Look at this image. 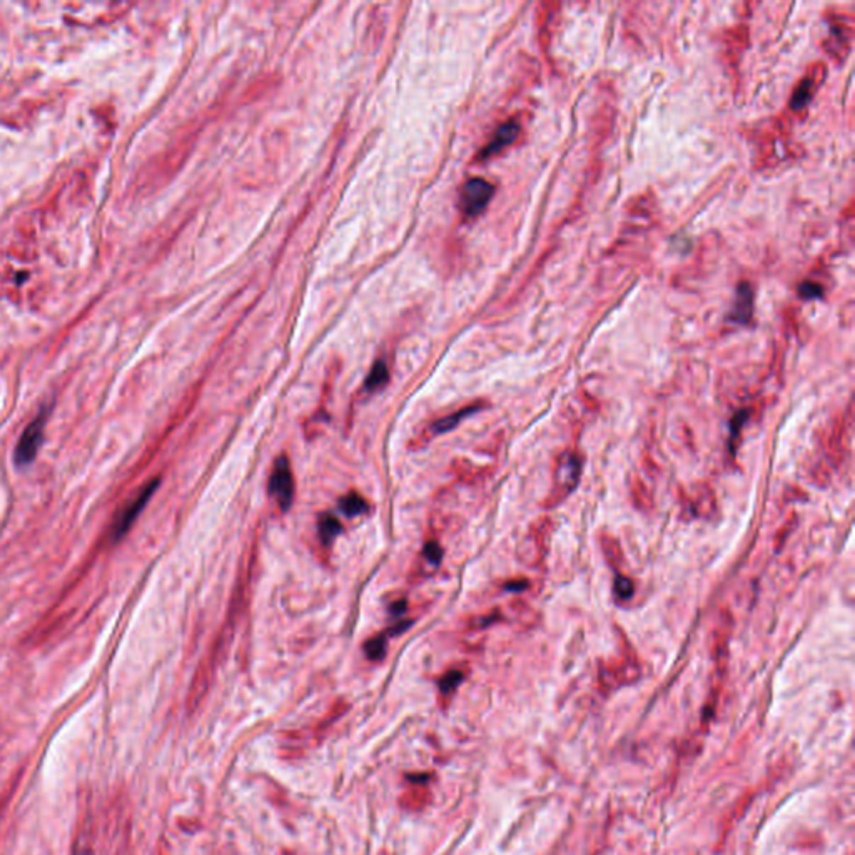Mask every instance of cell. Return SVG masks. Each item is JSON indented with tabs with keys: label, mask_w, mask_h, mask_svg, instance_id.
I'll return each instance as SVG.
<instances>
[{
	"label": "cell",
	"mask_w": 855,
	"mask_h": 855,
	"mask_svg": "<svg viewBox=\"0 0 855 855\" xmlns=\"http://www.w3.org/2000/svg\"><path fill=\"white\" fill-rule=\"evenodd\" d=\"M810 89H812V82L810 81L802 82L800 89H798V91L795 92V96H793V101H792L793 109H798V107H802V106L807 104L808 99H810Z\"/></svg>",
	"instance_id": "2e32d148"
},
{
	"label": "cell",
	"mask_w": 855,
	"mask_h": 855,
	"mask_svg": "<svg viewBox=\"0 0 855 855\" xmlns=\"http://www.w3.org/2000/svg\"><path fill=\"white\" fill-rule=\"evenodd\" d=\"M424 557H426V560L431 565H438V563H440L441 562V557H443V550H441L440 543H438V541H434V540H431V541H429V543H426V546H424Z\"/></svg>",
	"instance_id": "e0dca14e"
},
{
	"label": "cell",
	"mask_w": 855,
	"mask_h": 855,
	"mask_svg": "<svg viewBox=\"0 0 855 855\" xmlns=\"http://www.w3.org/2000/svg\"><path fill=\"white\" fill-rule=\"evenodd\" d=\"M269 494L281 511H288L294 498V476L291 461L286 455H281L274 461L269 476Z\"/></svg>",
	"instance_id": "7a4b0ae2"
},
{
	"label": "cell",
	"mask_w": 855,
	"mask_h": 855,
	"mask_svg": "<svg viewBox=\"0 0 855 855\" xmlns=\"http://www.w3.org/2000/svg\"><path fill=\"white\" fill-rule=\"evenodd\" d=\"M406 606H408V601H406V600H400V601H396V604H392V605H391V613H395V615H401V613H403V611L406 610Z\"/></svg>",
	"instance_id": "ffe728a7"
},
{
	"label": "cell",
	"mask_w": 855,
	"mask_h": 855,
	"mask_svg": "<svg viewBox=\"0 0 855 855\" xmlns=\"http://www.w3.org/2000/svg\"><path fill=\"white\" fill-rule=\"evenodd\" d=\"M157 487H159L157 478L149 481L146 487H144L141 492L135 494V498L130 499V502L125 504L124 510L119 513L114 526H112V536H114V540H120L125 533H128V531L130 530V526L134 525V521L137 520V516L141 515V511L146 508L149 499L152 498L154 493H156Z\"/></svg>",
	"instance_id": "3957f363"
},
{
	"label": "cell",
	"mask_w": 855,
	"mask_h": 855,
	"mask_svg": "<svg viewBox=\"0 0 855 855\" xmlns=\"http://www.w3.org/2000/svg\"><path fill=\"white\" fill-rule=\"evenodd\" d=\"M431 800V793L426 787H423V785H416L414 788H411L404 793L403 797H401V805L404 808H408V810H421Z\"/></svg>",
	"instance_id": "8fae6325"
},
{
	"label": "cell",
	"mask_w": 855,
	"mask_h": 855,
	"mask_svg": "<svg viewBox=\"0 0 855 855\" xmlns=\"http://www.w3.org/2000/svg\"><path fill=\"white\" fill-rule=\"evenodd\" d=\"M752 302H754L752 289L747 283H742L737 289V299H735V305H733V311L730 316L732 319L735 322L747 324L752 317Z\"/></svg>",
	"instance_id": "9c48e42d"
},
{
	"label": "cell",
	"mask_w": 855,
	"mask_h": 855,
	"mask_svg": "<svg viewBox=\"0 0 855 855\" xmlns=\"http://www.w3.org/2000/svg\"><path fill=\"white\" fill-rule=\"evenodd\" d=\"M256 558H258V541L254 540V543H252L249 548V555H247V558H246V565L239 570V574H237V582L234 585V591H232L231 604H229L226 621H224L222 628L219 630L217 637H216V640H214L213 650L209 652L208 657H205L204 663L200 665L199 672H198V676H196V681L193 685V693H191V707L196 708L200 702H203L204 695L208 693L209 685H211V681H213V676H214V674H216V668L219 665V662H221V658L226 655L229 645H231L237 620H239L242 608H244L247 588H249V585H251L252 572H254V567H256Z\"/></svg>",
	"instance_id": "6da1fadb"
},
{
	"label": "cell",
	"mask_w": 855,
	"mask_h": 855,
	"mask_svg": "<svg viewBox=\"0 0 855 855\" xmlns=\"http://www.w3.org/2000/svg\"><path fill=\"white\" fill-rule=\"evenodd\" d=\"M480 408H481V404H470V406H465V408L455 411V413L443 416V418H438L436 421L431 424V426H429L428 429H424L421 438H426V441H428L434 436H440V434L451 431V429H455L458 424L463 421L465 418H468V416L476 413Z\"/></svg>",
	"instance_id": "52a82bcc"
},
{
	"label": "cell",
	"mask_w": 855,
	"mask_h": 855,
	"mask_svg": "<svg viewBox=\"0 0 855 855\" xmlns=\"http://www.w3.org/2000/svg\"><path fill=\"white\" fill-rule=\"evenodd\" d=\"M615 591L620 598H630L633 595V583L625 577H618L615 582Z\"/></svg>",
	"instance_id": "ac0fdd59"
},
{
	"label": "cell",
	"mask_w": 855,
	"mask_h": 855,
	"mask_svg": "<svg viewBox=\"0 0 855 855\" xmlns=\"http://www.w3.org/2000/svg\"><path fill=\"white\" fill-rule=\"evenodd\" d=\"M386 633H378L364 643V655L371 662H381L386 655Z\"/></svg>",
	"instance_id": "5bb4252c"
},
{
	"label": "cell",
	"mask_w": 855,
	"mask_h": 855,
	"mask_svg": "<svg viewBox=\"0 0 855 855\" xmlns=\"http://www.w3.org/2000/svg\"><path fill=\"white\" fill-rule=\"evenodd\" d=\"M798 293H800V298L803 299H815L822 296V288L815 283H803Z\"/></svg>",
	"instance_id": "d6986e66"
},
{
	"label": "cell",
	"mask_w": 855,
	"mask_h": 855,
	"mask_svg": "<svg viewBox=\"0 0 855 855\" xmlns=\"http://www.w3.org/2000/svg\"><path fill=\"white\" fill-rule=\"evenodd\" d=\"M494 193L493 186L485 179H470L461 191L460 208L466 217H476L487 208Z\"/></svg>",
	"instance_id": "5b68a950"
},
{
	"label": "cell",
	"mask_w": 855,
	"mask_h": 855,
	"mask_svg": "<svg viewBox=\"0 0 855 855\" xmlns=\"http://www.w3.org/2000/svg\"><path fill=\"white\" fill-rule=\"evenodd\" d=\"M339 510L343 511L346 516H359L369 510V504L366 498H363L361 494L356 492H351L339 499Z\"/></svg>",
	"instance_id": "7c38bea8"
},
{
	"label": "cell",
	"mask_w": 855,
	"mask_h": 855,
	"mask_svg": "<svg viewBox=\"0 0 855 855\" xmlns=\"http://www.w3.org/2000/svg\"><path fill=\"white\" fill-rule=\"evenodd\" d=\"M580 468L582 463L580 458L577 456V453H563L558 460L557 471H555V485H557V489L563 492V494L572 492V489L577 487L578 478H580Z\"/></svg>",
	"instance_id": "8992f818"
},
{
	"label": "cell",
	"mask_w": 855,
	"mask_h": 855,
	"mask_svg": "<svg viewBox=\"0 0 855 855\" xmlns=\"http://www.w3.org/2000/svg\"><path fill=\"white\" fill-rule=\"evenodd\" d=\"M387 380H390L387 366L385 364V361H378V363H375V366L371 368V371H369L366 383H364V390H366L368 392L381 390V387L386 386Z\"/></svg>",
	"instance_id": "4fadbf2b"
},
{
	"label": "cell",
	"mask_w": 855,
	"mask_h": 855,
	"mask_svg": "<svg viewBox=\"0 0 855 855\" xmlns=\"http://www.w3.org/2000/svg\"><path fill=\"white\" fill-rule=\"evenodd\" d=\"M45 423H47V413H40L32 421L29 426L24 429L21 440L17 443L16 453H13V461L17 466H27L34 461L39 451L42 438H44Z\"/></svg>",
	"instance_id": "277c9868"
},
{
	"label": "cell",
	"mask_w": 855,
	"mask_h": 855,
	"mask_svg": "<svg viewBox=\"0 0 855 855\" xmlns=\"http://www.w3.org/2000/svg\"><path fill=\"white\" fill-rule=\"evenodd\" d=\"M465 679L461 670H451L440 680V691L443 695H451Z\"/></svg>",
	"instance_id": "9a60e30c"
},
{
	"label": "cell",
	"mask_w": 855,
	"mask_h": 855,
	"mask_svg": "<svg viewBox=\"0 0 855 855\" xmlns=\"http://www.w3.org/2000/svg\"><path fill=\"white\" fill-rule=\"evenodd\" d=\"M317 531H319V538L322 543L331 545L336 536L341 535V531H343V525H341V521L334 515L322 513V515L319 516V520H317Z\"/></svg>",
	"instance_id": "30bf717a"
},
{
	"label": "cell",
	"mask_w": 855,
	"mask_h": 855,
	"mask_svg": "<svg viewBox=\"0 0 855 855\" xmlns=\"http://www.w3.org/2000/svg\"><path fill=\"white\" fill-rule=\"evenodd\" d=\"M518 134H520V125H518L516 123L503 124L502 128H499L497 130V132H494L493 139H492V141H489L488 146L483 149V154H481V157L487 159V157L494 156V154H498L499 151H502L503 147L510 146V144L518 137Z\"/></svg>",
	"instance_id": "ba28073f"
}]
</instances>
